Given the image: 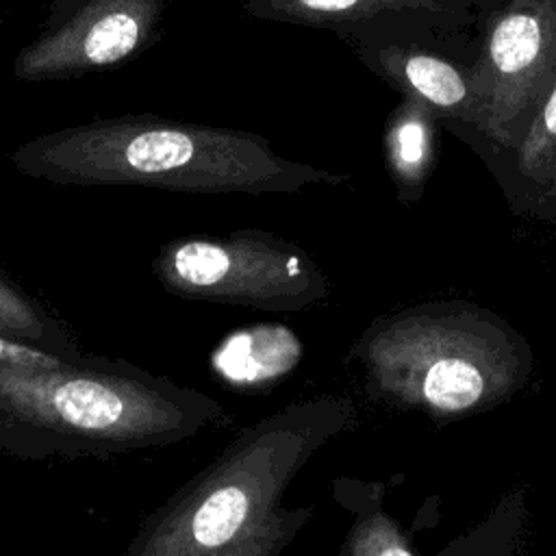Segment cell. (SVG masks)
<instances>
[{"mask_svg": "<svg viewBox=\"0 0 556 556\" xmlns=\"http://www.w3.org/2000/svg\"><path fill=\"white\" fill-rule=\"evenodd\" d=\"M28 178L182 193H298L343 176L293 161L256 132L150 113L100 117L26 139L9 154Z\"/></svg>", "mask_w": 556, "mask_h": 556, "instance_id": "1", "label": "cell"}, {"mask_svg": "<svg viewBox=\"0 0 556 556\" xmlns=\"http://www.w3.org/2000/svg\"><path fill=\"white\" fill-rule=\"evenodd\" d=\"M324 428L321 404H291L245 426L146 517L124 556H278L304 521L282 497Z\"/></svg>", "mask_w": 556, "mask_h": 556, "instance_id": "2", "label": "cell"}, {"mask_svg": "<svg viewBox=\"0 0 556 556\" xmlns=\"http://www.w3.org/2000/svg\"><path fill=\"white\" fill-rule=\"evenodd\" d=\"M0 415L78 452L172 445L228 421L202 391L126 361L80 356L0 371Z\"/></svg>", "mask_w": 556, "mask_h": 556, "instance_id": "3", "label": "cell"}, {"mask_svg": "<svg viewBox=\"0 0 556 556\" xmlns=\"http://www.w3.org/2000/svg\"><path fill=\"white\" fill-rule=\"evenodd\" d=\"M152 269L167 293L230 306L293 311L319 293V274L306 254L256 228L174 239Z\"/></svg>", "mask_w": 556, "mask_h": 556, "instance_id": "4", "label": "cell"}, {"mask_svg": "<svg viewBox=\"0 0 556 556\" xmlns=\"http://www.w3.org/2000/svg\"><path fill=\"white\" fill-rule=\"evenodd\" d=\"M469 74L478 98L476 128L497 146L515 148L556 80V0H513L491 22Z\"/></svg>", "mask_w": 556, "mask_h": 556, "instance_id": "5", "label": "cell"}, {"mask_svg": "<svg viewBox=\"0 0 556 556\" xmlns=\"http://www.w3.org/2000/svg\"><path fill=\"white\" fill-rule=\"evenodd\" d=\"M167 0H48L37 37L15 61L26 83L65 80L115 67L161 37Z\"/></svg>", "mask_w": 556, "mask_h": 556, "instance_id": "6", "label": "cell"}, {"mask_svg": "<svg viewBox=\"0 0 556 556\" xmlns=\"http://www.w3.org/2000/svg\"><path fill=\"white\" fill-rule=\"evenodd\" d=\"M376 63L404 93L417 98L437 115L476 126L478 98L469 72L437 54L400 46L380 48Z\"/></svg>", "mask_w": 556, "mask_h": 556, "instance_id": "7", "label": "cell"}, {"mask_svg": "<svg viewBox=\"0 0 556 556\" xmlns=\"http://www.w3.org/2000/svg\"><path fill=\"white\" fill-rule=\"evenodd\" d=\"M248 15L304 26H354L391 11H434L437 0H239Z\"/></svg>", "mask_w": 556, "mask_h": 556, "instance_id": "8", "label": "cell"}, {"mask_svg": "<svg viewBox=\"0 0 556 556\" xmlns=\"http://www.w3.org/2000/svg\"><path fill=\"white\" fill-rule=\"evenodd\" d=\"M437 113L417 98L404 100L389 117L384 154L391 174L404 185H417L428 174L437 148Z\"/></svg>", "mask_w": 556, "mask_h": 556, "instance_id": "9", "label": "cell"}, {"mask_svg": "<svg viewBox=\"0 0 556 556\" xmlns=\"http://www.w3.org/2000/svg\"><path fill=\"white\" fill-rule=\"evenodd\" d=\"M265 354H300L295 334L282 326L248 328L230 337L219 352H215V367L222 376L239 384H256L282 376L293 365L267 358Z\"/></svg>", "mask_w": 556, "mask_h": 556, "instance_id": "10", "label": "cell"}, {"mask_svg": "<svg viewBox=\"0 0 556 556\" xmlns=\"http://www.w3.org/2000/svg\"><path fill=\"white\" fill-rule=\"evenodd\" d=\"M0 334L20 343L65 350V339L59 324L26 293L0 274Z\"/></svg>", "mask_w": 556, "mask_h": 556, "instance_id": "11", "label": "cell"}, {"mask_svg": "<svg viewBox=\"0 0 556 556\" xmlns=\"http://www.w3.org/2000/svg\"><path fill=\"white\" fill-rule=\"evenodd\" d=\"M515 148L523 176L556 182V80L536 104Z\"/></svg>", "mask_w": 556, "mask_h": 556, "instance_id": "12", "label": "cell"}, {"mask_svg": "<svg viewBox=\"0 0 556 556\" xmlns=\"http://www.w3.org/2000/svg\"><path fill=\"white\" fill-rule=\"evenodd\" d=\"M421 391L424 397L441 410H463L480 400L484 380L473 363L443 358L428 369Z\"/></svg>", "mask_w": 556, "mask_h": 556, "instance_id": "13", "label": "cell"}, {"mask_svg": "<svg viewBox=\"0 0 556 556\" xmlns=\"http://www.w3.org/2000/svg\"><path fill=\"white\" fill-rule=\"evenodd\" d=\"M61 358H65V354L48 352L43 348L20 343L0 334V371L50 367V365H56Z\"/></svg>", "mask_w": 556, "mask_h": 556, "instance_id": "14", "label": "cell"}, {"mask_svg": "<svg viewBox=\"0 0 556 556\" xmlns=\"http://www.w3.org/2000/svg\"><path fill=\"white\" fill-rule=\"evenodd\" d=\"M374 556H413V554L404 545L391 543V545H382L380 549H376Z\"/></svg>", "mask_w": 556, "mask_h": 556, "instance_id": "15", "label": "cell"}]
</instances>
